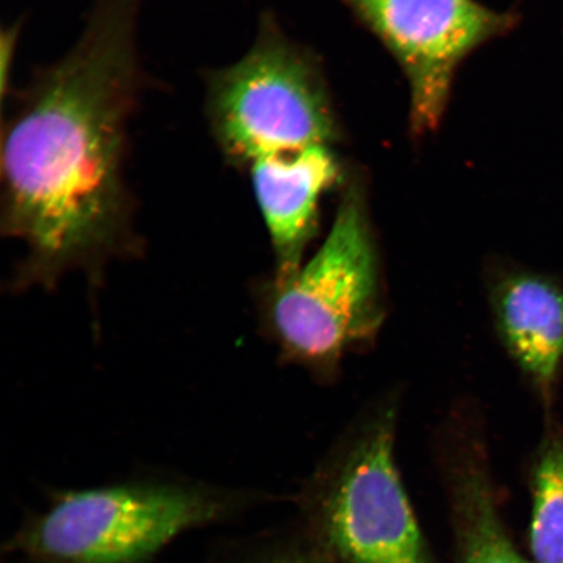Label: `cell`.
I'll return each instance as SVG.
<instances>
[{"mask_svg": "<svg viewBox=\"0 0 563 563\" xmlns=\"http://www.w3.org/2000/svg\"><path fill=\"white\" fill-rule=\"evenodd\" d=\"M399 411L397 390L373 399L319 478L327 537L347 563H431L397 467Z\"/></svg>", "mask_w": 563, "mask_h": 563, "instance_id": "4", "label": "cell"}, {"mask_svg": "<svg viewBox=\"0 0 563 563\" xmlns=\"http://www.w3.org/2000/svg\"><path fill=\"white\" fill-rule=\"evenodd\" d=\"M143 0H93L81 37L10 95L2 131V230L30 252L19 285L95 274L137 251L126 186L130 123L145 76Z\"/></svg>", "mask_w": 563, "mask_h": 563, "instance_id": "1", "label": "cell"}, {"mask_svg": "<svg viewBox=\"0 0 563 563\" xmlns=\"http://www.w3.org/2000/svg\"><path fill=\"white\" fill-rule=\"evenodd\" d=\"M264 332L282 361L333 383L342 364L376 343L387 317L382 249L362 178L344 181L325 241L299 269L260 282Z\"/></svg>", "mask_w": 563, "mask_h": 563, "instance_id": "2", "label": "cell"}, {"mask_svg": "<svg viewBox=\"0 0 563 563\" xmlns=\"http://www.w3.org/2000/svg\"><path fill=\"white\" fill-rule=\"evenodd\" d=\"M402 68L410 86V132L438 131L457 68L476 48L509 32L512 13L476 0H343Z\"/></svg>", "mask_w": 563, "mask_h": 563, "instance_id": "6", "label": "cell"}, {"mask_svg": "<svg viewBox=\"0 0 563 563\" xmlns=\"http://www.w3.org/2000/svg\"><path fill=\"white\" fill-rule=\"evenodd\" d=\"M227 510L222 499L180 485L73 492L19 533L13 545L45 563H137Z\"/></svg>", "mask_w": 563, "mask_h": 563, "instance_id": "5", "label": "cell"}, {"mask_svg": "<svg viewBox=\"0 0 563 563\" xmlns=\"http://www.w3.org/2000/svg\"><path fill=\"white\" fill-rule=\"evenodd\" d=\"M273 563H309V562L302 561V560L287 559V560H280V561L273 562Z\"/></svg>", "mask_w": 563, "mask_h": 563, "instance_id": "12", "label": "cell"}, {"mask_svg": "<svg viewBox=\"0 0 563 563\" xmlns=\"http://www.w3.org/2000/svg\"><path fill=\"white\" fill-rule=\"evenodd\" d=\"M440 428L461 563H530L511 543L497 510L481 412L454 411Z\"/></svg>", "mask_w": 563, "mask_h": 563, "instance_id": "9", "label": "cell"}, {"mask_svg": "<svg viewBox=\"0 0 563 563\" xmlns=\"http://www.w3.org/2000/svg\"><path fill=\"white\" fill-rule=\"evenodd\" d=\"M206 86L211 136L238 172L342 139L320 63L288 38L271 13L263 16L250 51L210 70Z\"/></svg>", "mask_w": 563, "mask_h": 563, "instance_id": "3", "label": "cell"}, {"mask_svg": "<svg viewBox=\"0 0 563 563\" xmlns=\"http://www.w3.org/2000/svg\"><path fill=\"white\" fill-rule=\"evenodd\" d=\"M20 33L19 25H13L9 31L2 33V97L3 101L12 93L11 89V66L13 54Z\"/></svg>", "mask_w": 563, "mask_h": 563, "instance_id": "11", "label": "cell"}, {"mask_svg": "<svg viewBox=\"0 0 563 563\" xmlns=\"http://www.w3.org/2000/svg\"><path fill=\"white\" fill-rule=\"evenodd\" d=\"M250 176L260 211L269 232L274 278L297 272L308 245L319 232L323 195L342 185L343 168L333 146H311L285 156L260 159Z\"/></svg>", "mask_w": 563, "mask_h": 563, "instance_id": "8", "label": "cell"}, {"mask_svg": "<svg viewBox=\"0 0 563 563\" xmlns=\"http://www.w3.org/2000/svg\"><path fill=\"white\" fill-rule=\"evenodd\" d=\"M484 287L499 344L552 417L563 382V276L492 260Z\"/></svg>", "mask_w": 563, "mask_h": 563, "instance_id": "7", "label": "cell"}, {"mask_svg": "<svg viewBox=\"0 0 563 563\" xmlns=\"http://www.w3.org/2000/svg\"><path fill=\"white\" fill-rule=\"evenodd\" d=\"M530 547L534 563H563V428L547 418L531 466Z\"/></svg>", "mask_w": 563, "mask_h": 563, "instance_id": "10", "label": "cell"}]
</instances>
